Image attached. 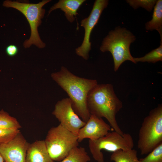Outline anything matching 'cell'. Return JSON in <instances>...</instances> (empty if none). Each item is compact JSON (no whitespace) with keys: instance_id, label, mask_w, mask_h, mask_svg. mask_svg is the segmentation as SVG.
<instances>
[{"instance_id":"6da1fadb","label":"cell","mask_w":162,"mask_h":162,"mask_svg":"<svg viewBox=\"0 0 162 162\" xmlns=\"http://www.w3.org/2000/svg\"><path fill=\"white\" fill-rule=\"evenodd\" d=\"M51 77L67 93L75 112L86 122L90 116L87 105V96L98 84L97 81L78 76L64 66L59 71L52 74Z\"/></svg>"},{"instance_id":"7a4b0ae2","label":"cell","mask_w":162,"mask_h":162,"mask_svg":"<svg viewBox=\"0 0 162 162\" xmlns=\"http://www.w3.org/2000/svg\"><path fill=\"white\" fill-rule=\"evenodd\" d=\"M87 105L90 115L105 118L113 130L121 135L124 134L116 119V114L122 107V104L116 94L112 85H96L88 94Z\"/></svg>"},{"instance_id":"3957f363","label":"cell","mask_w":162,"mask_h":162,"mask_svg":"<svg viewBox=\"0 0 162 162\" xmlns=\"http://www.w3.org/2000/svg\"><path fill=\"white\" fill-rule=\"evenodd\" d=\"M136 39L135 36L124 27H116L105 37L100 47L103 52H110L114 62V70L116 71L124 62L129 60L136 64L130 52V44Z\"/></svg>"},{"instance_id":"277c9868","label":"cell","mask_w":162,"mask_h":162,"mask_svg":"<svg viewBox=\"0 0 162 162\" xmlns=\"http://www.w3.org/2000/svg\"><path fill=\"white\" fill-rule=\"evenodd\" d=\"M162 143V105L152 110L139 130L137 147L141 155L148 154Z\"/></svg>"},{"instance_id":"5b68a950","label":"cell","mask_w":162,"mask_h":162,"mask_svg":"<svg viewBox=\"0 0 162 162\" xmlns=\"http://www.w3.org/2000/svg\"><path fill=\"white\" fill-rule=\"evenodd\" d=\"M50 0H43L38 3H29L9 0L3 2V5L7 8L15 9L21 12L26 17L30 26L31 33L30 37L23 43L25 48L34 45L39 48L45 47L46 44L41 39L38 31L40 25L41 19L44 17L45 10L43 8Z\"/></svg>"},{"instance_id":"8992f818","label":"cell","mask_w":162,"mask_h":162,"mask_svg":"<svg viewBox=\"0 0 162 162\" xmlns=\"http://www.w3.org/2000/svg\"><path fill=\"white\" fill-rule=\"evenodd\" d=\"M44 141L50 158L58 161L64 159L79 144L77 136L60 124L50 129Z\"/></svg>"},{"instance_id":"52a82bcc","label":"cell","mask_w":162,"mask_h":162,"mask_svg":"<svg viewBox=\"0 0 162 162\" xmlns=\"http://www.w3.org/2000/svg\"><path fill=\"white\" fill-rule=\"evenodd\" d=\"M89 150L94 159L98 162H104L102 150L114 152L117 151L133 149L132 137L129 133L122 135L114 131L109 132L106 135L95 140H89Z\"/></svg>"},{"instance_id":"ba28073f","label":"cell","mask_w":162,"mask_h":162,"mask_svg":"<svg viewBox=\"0 0 162 162\" xmlns=\"http://www.w3.org/2000/svg\"><path fill=\"white\" fill-rule=\"evenodd\" d=\"M108 0H96L94 2L92 10L88 17L82 20L81 26L85 30L83 41L81 45L75 49L78 56L86 60L89 57V52L91 49V43L90 41L92 32L98 22L101 14L107 6Z\"/></svg>"},{"instance_id":"9c48e42d","label":"cell","mask_w":162,"mask_h":162,"mask_svg":"<svg viewBox=\"0 0 162 162\" xmlns=\"http://www.w3.org/2000/svg\"><path fill=\"white\" fill-rule=\"evenodd\" d=\"M52 114L60 124L77 136L80 130L86 123L75 112L69 98L58 101Z\"/></svg>"},{"instance_id":"30bf717a","label":"cell","mask_w":162,"mask_h":162,"mask_svg":"<svg viewBox=\"0 0 162 162\" xmlns=\"http://www.w3.org/2000/svg\"><path fill=\"white\" fill-rule=\"evenodd\" d=\"M29 145L20 132L9 142L0 144V153L6 162H26Z\"/></svg>"},{"instance_id":"8fae6325","label":"cell","mask_w":162,"mask_h":162,"mask_svg":"<svg viewBox=\"0 0 162 162\" xmlns=\"http://www.w3.org/2000/svg\"><path fill=\"white\" fill-rule=\"evenodd\" d=\"M112 128L102 118L91 115L85 125L80 130L78 141L81 142L85 139L91 140L98 139L106 135Z\"/></svg>"},{"instance_id":"7c38bea8","label":"cell","mask_w":162,"mask_h":162,"mask_svg":"<svg viewBox=\"0 0 162 162\" xmlns=\"http://www.w3.org/2000/svg\"><path fill=\"white\" fill-rule=\"evenodd\" d=\"M26 162H54L49 155L44 140H37L29 144Z\"/></svg>"},{"instance_id":"4fadbf2b","label":"cell","mask_w":162,"mask_h":162,"mask_svg":"<svg viewBox=\"0 0 162 162\" xmlns=\"http://www.w3.org/2000/svg\"><path fill=\"white\" fill-rule=\"evenodd\" d=\"M85 1V0H60L50 8L48 14L53 10L60 9L64 12L68 21L72 23L78 14V10Z\"/></svg>"},{"instance_id":"5bb4252c","label":"cell","mask_w":162,"mask_h":162,"mask_svg":"<svg viewBox=\"0 0 162 162\" xmlns=\"http://www.w3.org/2000/svg\"><path fill=\"white\" fill-rule=\"evenodd\" d=\"M152 19L145 24L147 31L157 30L162 40V0H157L154 8Z\"/></svg>"},{"instance_id":"9a60e30c","label":"cell","mask_w":162,"mask_h":162,"mask_svg":"<svg viewBox=\"0 0 162 162\" xmlns=\"http://www.w3.org/2000/svg\"><path fill=\"white\" fill-rule=\"evenodd\" d=\"M110 159L114 162H140L137 157V152L133 149L113 152Z\"/></svg>"},{"instance_id":"2e32d148","label":"cell","mask_w":162,"mask_h":162,"mask_svg":"<svg viewBox=\"0 0 162 162\" xmlns=\"http://www.w3.org/2000/svg\"><path fill=\"white\" fill-rule=\"evenodd\" d=\"M90 160L85 148L77 146L73 148L60 162H88Z\"/></svg>"},{"instance_id":"e0dca14e","label":"cell","mask_w":162,"mask_h":162,"mask_svg":"<svg viewBox=\"0 0 162 162\" xmlns=\"http://www.w3.org/2000/svg\"><path fill=\"white\" fill-rule=\"evenodd\" d=\"M21 126L17 120L2 110L0 111V129H19Z\"/></svg>"},{"instance_id":"ac0fdd59","label":"cell","mask_w":162,"mask_h":162,"mask_svg":"<svg viewBox=\"0 0 162 162\" xmlns=\"http://www.w3.org/2000/svg\"><path fill=\"white\" fill-rule=\"evenodd\" d=\"M136 63L138 62L155 63L162 61V40H160V45L158 48L153 50L144 56L140 57L134 58Z\"/></svg>"},{"instance_id":"d6986e66","label":"cell","mask_w":162,"mask_h":162,"mask_svg":"<svg viewBox=\"0 0 162 162\" xmlns=\"http://www.w3.org/2000/svg\"><path fill=\"white\" fill-rule=\"evenodd\" d=\"M126 2L134 9L142 7L149 12L152 11L157 0H127Z\"/></svg>"},{"instance_id":"ffe728a7","label":"cell","mask_w":162,"mask_h":162,"mask_svg":"<svg viewBox=\"0 0 162 162\" xmlns=\"http://www.w3.org/2000/svg\"><path fill=\"white\" fill-rule=\"evenodd\" d=\"M139 160L140 162H162V143L149 153L146 157Z\"/></svg>"},{"instance_id":"44dd1931","label":"cell","mask_w":162,"mask_h":162,"mask_svg":"<svg viewBox=\"0 0 162 162\" xmlns=\"http://www.w3.org/2000/svg\"><path fill=\"white\" fill-rule=\"evenodd\" d=\"M20 132L19 129H0V144L6 143L9 142Z\"/></svg>"},{"instance_id":"7402d4cb","label":"cell","mask_w":162,"mask_h":162,"mask_svg":"<svg viewBox=\"0 0 162 162\" xmlns=\"http://www.w3.org/2000/svg\"><path fill=\"white\" fill-rule=\"evenodd\" d=\"M18 48L15 45L11 44L7 46L6 49L7 54L10 56H15L18 52Z\"/></svg>"},{"instance_id":"603a6c76","label":"cell","mask_w":162,"mask_h":162,"mask_svg":"<svg viewBox=\"0 0 162 162\" xmlns=\"http://www.w3.org/2000/svg\"><path fill=\"white\" fill-rule=\"evenodd\" d=\"M4 161L2 156L0 153V162H4Z\"/></svg>"},{"instance_id":"cb8c5ba5","label":"cell","mask_w":162,"mask_h":162,"mask_svg":"<svg viewBox=\"0 0 162 162\" xmlns=\"http://www.w3.org/2000/svg\"><path fill=\"white\" fill-rule=\"evenodd\" d=\"M4 162H6L5 161H4Z\"/></svg>"}]
</instances>
